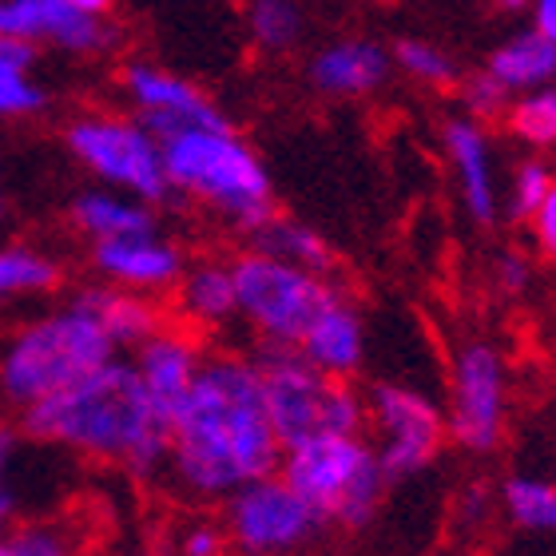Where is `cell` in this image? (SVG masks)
<instances>
[{
    "label": "cell",
    "instance_id": "6da1fadb",
    "mask_svg": "<svg viewBox=\"0 0 556 556\" xmlns=\"http://www.w3.org/2000/svg\"><path fill=\"white\" fill-rule=\"evenodd\" d=\"M282 441L267 414L258 362L247 354H203L195 382L167 417V462L175 493L195 505H223L235 489L267 477Z\"/></svg>",
    "mask_w": 556,
    "mask_h": 556
},
{
    "label": "cell",
    "instance_id": "7a4b0ae2",
    "mask_svg": "<svg viewBox=\"0 0 556 556\" xmlns=\"http://www.w3.org/2000/svg\"><path fill=\"white\" fill-rule=\"evenodd\" d=\"M16 417L24 438L36 445L76 453L84 462L112 465L131 477H155L167 462V417L124 354Z\"/></svg>",
    "mask_w": 556,
    "mask_h": 556
},
{
    "label": "cell",
    "instance_id": "3957f363",
    "mask_svg": "<svg viewBox=\"0 0 556 556\" xmlns=\"http://www.w3.org/2000/svg\"><path fill=\"white\" fill-rule=\"evenodd\" d=\"M163 172L179 195L195 199L235 231L251 235L275 215V187L263 155L231 124H203L160 139Z\"/></svg>",
    "mask_w": 556,
    "mask_h": 556
},
{
    "label": "cell",
    "instance_id": "277c9868",
    "mask_svg": "<svg viewBox=\"0 0 556 556\" xmlns=\"http://www.w3.org/2000/svg\"><path fill=\"white\" fill-rule=\"evenodd\" d=\"M119 350L108 338L88 306L76 294L56 311L24 323L0 350V406L28 409L40 397L80 382L84 374L116 358Z\"/></svg>",
    "mask_w": 556,
    "mask_h": 556
},
{
    "label": "cell",
    "instance_id": "5b68a950",
    "mask_svg": "<svg viewBox=\"0 0 556 556\" xmlns=\"http://www.w3.org/2000/svg\"><path fill=\"white\" fill-rule=\"evenodd\" d=\"M278 473L338 529H366L382 505L386 473L366 433H314L282 450Z\"/></svg>",
    "mask_w": 556,
    "mask_h": 556
},
{
    "label": "cell",
    "instance_id": "8992f818",
    "mask_svg": "<svg viewBox=\"0 0 556 556\" xmlns=\"http://www.w3.org/2000/svg\"><path fill=\"white\" fill-rule=\"evenodd\" d=\"M255 362L282 450L314 433H366V394L350 378L323 374L290 346H263Z\"/></svg>",
    "mask_w": 556,
    "mask_h": 556
},
{
    "label": "cell",
    "instance_id": "52a82bcc",
    "mask_svg": "<svg viewBox=\"0 0 556 556\" xmlns=\"http://www.w3.org/2000/svg\"><path fill=\"white\" fill-rule=\"evenodd\" d=\"M219 525L227 556H311L330 533V521L278 469L235 489Z\"/></svg>",
    "mask_w": 556,
    "mask_h": 556
},
{
    "label": "cell",
    "instance_id": "ba28073f",
    "mask_svg": "<svg viewBox=\"0 0 556 556\" xmlns=\"http://www.w3.org/2000/svg\"><path fill=\"white\" fill-rule=\"evenodd\" d=\"M231 270L235 290H239V318L251 326V334L263 346H299L314 314L323 311L338 290L330 275L282 263L255 247L231 258Z\"/></svg>",
    "mask_w": 556,
    "mask_h": 556
},
{
    "label": "cell",
    "instance_id": "9c48e42d",
    "mask_svg": "<svg viewBox=\"0 0 556 556\" xmlns=\"http://www.w3.org/2000/svg\"><path fill=\"white\" fill-rule=\"evenodd\" d=\"M64 143L100 184L128 191L151 207L172 195L160 139L139 119L116 116V112H80L76 119H68Z\"/></svg>",
    "mask_w": 556,
    "mask_h": 556
},
{
    "label": "cell",
    "instance_id": "30bf717a",
    "mask_svg": "<svg viewBox=\"0 0 556 556\" xmlns=\"http://www.w3.org/2000/svg\"><path fill=\"white\" fill-rule=\"evenodd\" d=\"M366 429L386 481H402L438 462L445 445V409L409 382H374L366 390Z\"/></svg>",
    "mask_w": 556,
    "mask_h": 556
},
{
    "label": "cell",
    "instance_id": "8fae6325",
    "mask_svg": "<svg viewBox=\"0 0 556 556\" xmlns=\"http://www.w3.org/2000/svg\"><path fill=\"white\" fill-rule=\"evenodd\" d=\"M509 426V366L493 342L469 338L450 366L445 433L465 453H493Z\"/></svg>",
    "mask_w": 556,
    "mask_h": 556
},
{
    "label": "cell",
    "instance_id": "7c38bea8",
    "mask_svg": "<svg viewBox=\"0 0 556 556\" xmlns=\"http://www.w3.org/2000/svg\"><path fill=\"white\" fill-rule=\"evenodd\" d=\"M119 84H124V96L136 108V119L155 139L175 136L184 128H203V124H227V116L215 108V100L203 88L160 68V64L131 60L119 72Z\"/></svg>",
    "mask_w": 556,
    "mask_h": 556
},
{
    "label": "cell",
    "instance_id": "4fadbf2b",
    "mask_svg": "<svg viewBox=\"0 0 556 556\" xmlns=\"http://www.w3.org/2000/svg\"><path fill=\"white\" fill-rule=\"evenodd\" d=\"M0 36L12 40H45L64 52H104L116 45V28L108 16H92L64 0H0Z\"/></svg>",
    "mask_w": 556,
    "mask_h": 556
},
{
    "label": "cell",
    "instance_id": "5bb4252c",
    "mask_svg": "<svg viewBox=\"0 0 556 556\" xmlns=\"http://www.w3.org/2000/svg\"><path fill=\"white\" fill-rule=\"evenodd\" d=\"M92 267L112 287L139 290V294H163V290H175L187 258L160 231H143L92 243Z\"/></svg>",
    "mask_w": 556,
    "mask_h": 556
},
{
    "label": "cell",
    "instance_id": "9a60e30c",
    "mask_svg": "<svg viewBox=\"0 0 556 556\" xmlns=\"http://www.w3.org/2000/svg\"><path fill=\"white\" fill-rule=\"evenodd\" d=\"M131 366H136L139 382L151 394V402L163 409V417H172V409L184 402V394L195 382L199 366H203V346L187 326H167L163 323L151 338H143L131 350Z\"/></svg>",
    "mask_w": 556,
    "mask_h": 556
},
{
    "label": "cell",
    "instance_id": "2e32d148",
    "mask_svg": "<svg viewBox=\"0 0 556 556\" xmlns=\"http://www.w3.org/2000/svg\"><path fill=\"white\" fill-rule=\"evenodd\" d=\"M390 72H394V56L378 40L342 36L311 56V88L330 100H362L386 88Z\"/></svg>",
    "mask_w": 556,
    "mask_h": 556
},
{
    "label": "cell",
    "instance_id": "e0dca14e",
    "mask_svg": "<svg viewBox=\"0 0 556 556\" xmlns=\"http://www.w3.org/2000/svg\"><path fill=\"white\" fill-rule=\"evenodd\" d=\"M445 155H450L457 195H462L465 215L481 227L497 223L501 195L497 175H493V148H489L485 124L473 116H457L445 124Z\"/></svg>",
    "mask_w": 556,
    "mask_h": 556
},
{
    "label": "cell",
    "instance_id": "ac0fdd59",
    "mask_svg": "<svg viewBox=\"0 0 556 556\" xmlns=\"http://www.w3.org/2000/svg\"><path fill=\"white\" fill-rule=\"evenodd\" d=\"M294 350L323 374L354 378L366 362V318H362L358 302L338 287L323 311L314 314V323L306 326V334Z\"/></svg>",
    "mask_w": 556,
    "mask_h": 556
},
{
    "label": "cell",
    "instance_id": "d6986e66",
    "mask_svg": "<svg viewBox=\"0 0 556 556\" xmlns=\"http://www.w3.org/2000/svg\"><path fill=\"white\" fill-rule=\"evenodd\" d=\"M175 311L191 330H223L239 318L235 270L223 258H199L175 282Z\"/></svg>",
    "mask_w": 556,
    "mask_h": 556
},
{
    "label": "cell",
    "instance_id": "ffe728a7",
    "mask_svg": "<svg viewBox=\"0 0 556 556\" xmlns=\"http://www.w3.org/2000/svg\"><path fill=\"white\" fill-rule=\"evenodd\" d=\"M76 299L100 318V326H104L108 338L116 342L119 354H124V350H136L143 338H151L163 323H167V318H163V306L155 302V294H139V290L112 287V282L76 290Z\"/></svg>",
    "mask_w": 556,
    "mask_h": 556
},
{
    "label": "cell",
    "instance_id": "44dd1931",
    "mask_svg": "<svg viewBox=\"0 0 556 556\" xmlns=\"http://www.w3.org/2000/svg\"><path fill=\"white\" fill-rule=\"evenodd\" d=\"M68 215H72V223H76V231L88 235L92 243H100V239H119V235L160 231L151 203L128 195V191H116V187L80 191V195L72 199Z\"/></svg>",
    "mask_w": 556,
    "mask_h": 556
},
{
    "label": "cell",
    "instance_id": "7402d4cb",
    "mask_svg": "<svg viewBox=\"0 0 556 556\" xmlns=\"http://www.w3.org/2000/svg\"><path fill=\"white\" fill-rule=\"evenodd\" d=\"M485 72L509 96L545 88V84H556V45L548 36L533 33V28L513 33L509 40H501L493 48V56L485 60Z\"/></svg>",
    "mask_w": 556,
    "mask_h": 556
},
{
    "label": "cell",
    "instance_id": "603a6c76",
    "mask_svg": "<svg viewBox=\"0 0 556 556\" xmlns=\"http://www.w3.org/2000/svg\"><path fill=\"white\" fill-rule=\"evenodd\" d=\"M255 251H267V255L282 258V263H294V267L318 270V275H330L334 270V247L326 243L323 235L314 231L311 223L287 219V215H270L263 227L247 235Z\"/></svg>",
    "mask_w": 556,
    "mask_h": 556
},
{
    "label": "cell",
    "instance_id": "cb8c5ba5",
    "mask_svg": "<svg viewBox=\"0 0 556 556\" xmlns=\"http://www.w3.org/2000/svg\"><path fill=\"white\" fill-rule=\"evenodd\" d=\"M60 263L36 247H0V302L52 294L60 287Z\"/></svg>",
    "mask_w": 556,
    "mask_h": 556
},
{
    "label": "cell",
    "instance_id": "d4e9b609",
    "mask_svg": "<svg viewBox=\"0 0 556 556\" xmlns=\"http://www.w3.org/2000/svg\"><path fill=\"white\" fill-rule=\"evenodd\" d=\"M501 509L525 533H556V481L545 477H509L501 485Z\"/></svg>",
    "mask_w": 556,
    "mask_h": 556
},
{
    "label": "cell",
    "instance_id": "484cf974",
    "mask_svg": "<svg viewBox=\"0 0 556 556\" xmlns=\"http://www.w3.org/2000/svg\"><path fill=\"white\" fill-rule=\"evenodd\" d=\"M247 28L263 52L282 56L302 40V4L299 0H247Z\"/></svg>",
    "mask_w": 556,
    "mask_h": 556
},
{
    "label": "cell",
    "instance_id": "4316f807",
    "mask_svg": "<svg viewBox=\"0 0 556 556\" xmlns=\"http://www.w3.org/2000/svg\"><path fill=\"white\" fill-rule=\"evenodd\" d=\"M505 124H509V131L521 139L525 148H556V84L513 96L509 108H505Z\"/></svg>",
    "mask_w": 556,
    "mask_h": 556
},
{
    "label": "cell",
    "instance_id": "83f0119b",
    "mask_svg": "<svg viewBox=\"0 0 556 556\" xmlns=\"http://www.w3.org/2000/svg\"><path fill=\"white\" fill-rule=\"evenodd\" d=\"M0 556H84V541L68 521H24L0 533Z\"/></svg>",
    "mask_w": 556,
    "mask_h": 556
},
{
    "label": "cell",
    "instance_id": "f1b7e54d",
    "mask_svg": "<svg viewBox=\"0 0 556 556\" xmlns=\"http://www.w3.org/2000/svg\"><path fill=\"white\" fill-rule=\"evenodd\" d=\"M390 56H394V68H402L414 84H426V88H450L457 84V64L445 48L429 45L421 36H402L394 48H390Z\"/></svg>",
    "mask_w": 556,
    "mask_h": 556
},
{
    "label": "cell",
    "instance_id": "f546056e",
    "mask_svg": "<svg viewBox=\"0 0 556 556\" xmlns=\"http://www.w3.org/2000/svg\"><path fill=\"white\" fill-rule=\"evenodd\" d=\"M556 175L553 167H548L545 160H525L517 163V172H513V184H509V215L513 219L529 223V215H533L536 207H541V199L553 191Z\"/></svg>",
    "mask_w": 556,
    "mask_h": 556
},
{
    "label": "cell",
    "instance_id": "4dcf8cb0",
    "mask_svg": "<svg viewBox=\"0 0 556 556\" xmlns=\"http://www.w3.org/2000/svg\"><path fill=\"white\" fill-rule=\"evenodd\" d=\"M172 556H227L223 525L211 517H191V521L175 525Z\"/></svg>",
    "mask_w": 556,
    "mask_h": 556
},
{
    "label": "cell",
    "instance_id": "1f68e13d",
    "mask_svg": "<svg viewBox=\"0 0 556 556\" xmlns=\"http://www.w3.org/2000/svg\"><path fill=\"white\" fill-rule=\"evenodd\" d=\"M462 100H465V108H469V116L485 124V119L505 116V108H509L513 96L505 92V88H501V84L493 80L485 68H481L462 84Z\"/></svg>",
    "mask_w": 556,
    "mask_h": 556
},
{
    "label": "cell",
    "instance_id": "d6a6232c",
    "mask_svg": "<svg viewBox=\"0 0 556 556\" xmlns=\"http://www.w3.org/2000/svg\"><path fill=\"white\" fill-rule=\"evenodd\" d=\"M40 108H45V88H36L28 72L0 68V119L33 116Z\"/></svg>",
    "mask_w": 556,
    "mask_h": 556
},
{
    "label": "cell",
    "instance_id": "836d02e7",
    "mask_svg": "<svg viewBox=\"0 0 556 556\" xmlns=\"http://www.w3.org/2000/svg\"><path fill=\"white\" fill-rule=\"evenodd\" d=\"M493 278H497V287L505 294H525L529 282H533V263L521 255V251H505L497 258V267H493Z\"/></svg>",
    "mask_w": 556,
    "mask_h": 556
},
{
    "label": "cell",
    "instance_id": "e575fe53",
    "mask_svg": "<svg viewBox=\"0 0 556 556\" xmlns=\"http://www.w3.org/2000/svg\"><path fill=\"white\" fill-rule=\"evenodd\" d=\"M529 227H533V243L541 247V255L556 258V184L545 199H541V207L529 215Z\"/></svg>",
    "mask_w": 556,
    "mask_h": 556
},
{
    "label": "cell",
    "instance_id": "d590c367",
    "mask_svg": "<svg viewBox=\"0 0 556 556\" xmlns=\"http://www.w3.org/2000/svg\"><path fill=\"white\" fill-rule=\"evenodd\" d=\"M36 60V45L28 40H12V36H0V68L12 72H28Z\"/></svg>",
    "mask_w": 556,
    "mask_h": 556
},
{
    "label": "cell",
    "instance_id": "8d00e7d4",
    "mask_svg": "<svg viewBox=\"0 0 556 556\" xmlns=\"http://www.w3.org/2000/svg\"><path fill=\"white\" fill-rule=\"evenodd\" d=\"M525 9H529V28L556 45V0H529Z\"/></svg>",
    "mask_w": 556,
    "mask_h": 556
},
{
    "label": "cell",
    "instance_id": "74e56055",
    "mask_svg": "<svg viewBox=\"0 0 556 556\" xmlns=\"http://www.w3.org/2000/svg\"><path fill=\"white\" fill-rule=\"evenodd\" d=\"M12 513H16V493L12 485H0V533L12 525Z\"/></svg>",
    "mask_w": 556,
    "mask_h": 556
},
{
    "label": "cell",
    "instance_id": "f35d334b",
    "mask_svg": "<svg viewBox=\"0 0 556 556\" xmlns=\"http://www.w3.org/2000/svg\"><path fill=\"white\" fill-rule=\"evenodd\" d=\"M64 4H72V9H80V12H92V16H108L116 0H64Z\"/></svg>",
    "mask_w": 556,
    "mask_h": 556
},
{
    "label": "cell",
    "instance_id": "ab89813d",
    "mask_svg": "<svg viewBox=\"0 0 556 556\" xmlns=\"http://www.w3.org/2000/svg\"><path fill=\"white\" fill-rule=\"evenodd\" d=\"M493 4H497V9H505V12H517V9H525L529 0H493Z\"/></svg>",
    "mask_w": 556,
    "mask_h": 556
},
{
    "label": "cell",
    "instance_id": "60d3db41",
    "mask_svg": "<svg viewBox=\"0 0 556 556\" xmlns=\"http://www.w3.org/2000/svg\"><path fill=\"white\" fill-rule=\"evenodd\" d=\"M0 215H4V199H0Z\"/></svg>",
    "mask_w": 556,
    "mask_h": 556
}]
</instances>
